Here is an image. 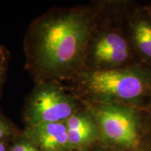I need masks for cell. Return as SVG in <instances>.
<instances>
[{
	"label": "cell",
	"instance_id": "14",
	"mask_svg": "<svg viewBox=\"0 0 151 151\" xmlns=\"http://www.w3.org/2000/svg\"><path fill=\"white\" fill-rule=\"evenodd\" d=\"M11 143L0 142V151H9Z\"/></svg>",
	"mask_w": 151,
	"mask_h": 151
},
{
	"label": "cell",
	"instance_id": "2",
	"mask_svg": "<svg viewBox=\"0 0 151 151\" xmlns=\"http://www.w3.org/2000/svg\"><path fill=\"white\" fill-rule=\"evenodd\" d=\"M89 111L97 123L99 142L122 151H149L146 126L132 110L110 106Z\"/></svg>",
	"mask_w": 151,
	"mask_h": 151
},
{
	"label": "cell",
	"instance_id": "8",
	"mask_svg": "<svg viewBox=\"0 0 151 151\" xmlns=\"http://www.w3.org/2000/svg\"><path fill=\"white\" fill-rule=\"evenodd\" d=\"M134 39L141 51L151 58V24L139 22L134 28Z\"/></svg>",
	"mask_w": 151,
	"mask_h": 151
},
{
	"label": "cell",
	"instance_id": "7",
	"mask_svg": "<svg viewBox=\"0 0 151 151\" xmlns=\"http://www.w3.org/2000/svg\"><path fill=\"white\" fill-rule=\"evenodd\" d=\"M91 56L95 62L120 63L125 61L128 56L127 43L117 34H109L93 43Z\"/></svg>",
	"mask_w": 151,
	"mask_h": 151
},
{
	"label": "cell",
	"instance_id": "5",
	"mask_svg": "<svg viewBox=\"0 0 151 151\" xmlns=\"http://www.w3.org/2000/svg\"><path fill=\"white\" fill-rule=\"evenodd\" d=\"M22 133L40 151H72L65 122L25 126Z\"/></svg>",
	"mask_w": 151,
	"mask_h": 151
},
{
	"label": "cell",
	"instance_id": "12",
	"mask_svg": "<svg viewBox=\"0 0 151 151\" xmlns=\"http://www.w3.org/2000/svg\"><path fill=\"white\" fill-rule=\"evenodd\" d=\"M86 151H122L118 150V149H116L115 148H113V147L109 146L107 145L103 144L101 142H98L94 144V146L90 147V148H88V150Z\"/></svg>",
	"mask_w": 151,
	"mask_h": 151
},
{
	"label": "cell",
	"instance_id": "13",
	"mask_svg": "<svg viewBox=\"0 0 151 151\" xmlns=\"http://www.w3.org/2000/svg\"><path fill=\"white\" fill-rule=\"evenodd\" d=\"M146 130L147 134V139H148L149 151H151V124H149L148 126L146 127Z\"/></svg>",
	"mask_w": 151,
	"mask_h": 151
},
{
	"label": "cell",
	"instance_id": "6",
	"mask_svg": "<svg viewBox=\"0 0 151 151\" xmlns=\"http://www.w3.org/2000/svg\"><path fill=\"white\" fill-rule=\"evenodd\" d=\"M72 151H86L99 142L97 123L89 110L77 111L65 121Z\"/></svg>",
	"mask_w": 151,
	"mask_h": 151
},
{
	"label": "cell",
	"instance_id": "11",
	"mask_svg": "<svg viewBox=\"0 0 151 151\" xmlns=\"http://www.w3.org/2000/svg\"><path fill=\"white\" fill-rule=\"evenodd\" d=\"M9 151H40L34 143L27 137L20 134L10 144Z\"/></svg>",
	"mask_w": 151,
	"mask_h": 151
},
{
	"label": "cell",
	"instance_id": "3",
	"mask_svg": "<svg viewBox=\"0 0 151 151\" xmlns=\"http://www.w3.org/2000/svg\"><path fill=\"white\" fill-rule=\"evenodd\" d=\"M27 94L22 110V121L25 126L65 122L78 111L73 96L67 93L60 83H35Z\"/></svg>",
	"mask_w": 151,
	"mask_h": 151
},
{
	"label": "cell",
	"instance_id": "4",
	"mask_svg": "<svg viewBox=\"0 0 151 151\" xmlns=\"http://www.w3.org/2000/svg\"><path fill=\"white\" fill-rule=\"evenodd\" d=\"M77 90L92 99L106 97L133 99L143 91V81L134 73L118 70H81L76 75Z\"/></svg>",
	"mask_w": 151,
	"mask_h": 151
},
{
	"label": "cell",
	"instance_id": "10",
	"mask_svg": "<svg viewBox=\"0 0 151 151\" xmlns=\"http://www.w3.org/2000/svg\"><path fill=\"white\" fill-rule=\"evenodd\" d=\"M11 61V52L5 46L0 43V98L6 81L9 66Z\"/></svg>",
	"mask_w": 151,
	"mask_h": 151
},
{
	"label": "cell",
	"instance_id": "1",
	"mask_svg": "<svg viewBox=\"0 0 151 151\" xmlns=\"http://www.w3.org/2000/svg\"><path fill=\"white\" fill-rule=\"evenodd\" d=\"M92 22L83 9H51L28 26L23 41L24 69L39 82L59 83L77 75L91 35Z\"/></svg>",
	"mask_w": 151,
	"mask_h": 151
},
{
	"label": "cell",
	"instance_id": "9",
	"mask_svg": "<svg viewBox=\"0 0 151 151\" xmlns=\"http://www.w3.org/2000/svg\"><path fill=\"white\" fill-rule=\"evenodd\" d=\"M22 129L4 113L0 106V142L11 143Z\"/></svg>",
	"mask_w": 151,
	"mask_h": 151
}]
</instances>
